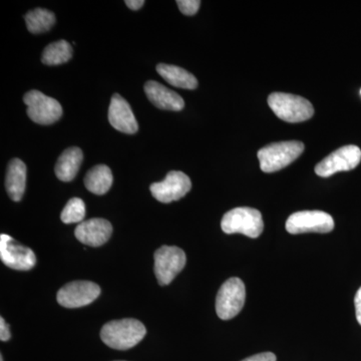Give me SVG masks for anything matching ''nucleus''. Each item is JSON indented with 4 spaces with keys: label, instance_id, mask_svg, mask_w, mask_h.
<instances>
[{
    "label": "nucleus",
    "instance_id": "b1692460",
    "mask_svg": "<svg viewBox=\"0 0 361 361\" xmlns=\"http://www.w3.org/2000/svg\"><path fill=\"white\" fill-rule=\"evenodd\" d=\"M277 357L274 353H259V355H255L253 356H250V357L245 358L242 361H276Z\"/></svg>",
    "mask_w": 361,
    "mask_h": 361
},
{
    "label": "nucleus",
    "instance_id": "20e7f679",
    "mask_svg": "<svg viewBox=\"0 0 361 361\" xmlns=\"http://www.w3.org/2000/svg\"><path fill=\"white\" fill-rule=\"evenodd\" d=\"M221 228L226 234L240 233L250 238H258L264 229V223L262 215L256 209L239 207L225 214Z\"/></svg>",
    "mask_w": 361,
    "mask_h": 361
},
{
    "label": "nucleus",
    "instance_id": "1a4fd4ad",
    "mask_svg": "<svg viewBox=\"0 0 361 361\" xmlns=\"http://www.w3.org/2000/svg\"><path fill=\"white\" fill-rule=\"evenodd\" d=\"M361 161V149L357 146L348 145L341 147L326 158L323 159L315 167L316 175L327 178L338 172L351 171Z\"/></svg>",
    "mask_w": 361,
    "mask_h": 361
},
{
    "label": "nucleus",
    "instance_id": "f3484780",
    "mask_svg": "<svg viewBox=\"0 0 361 361\" xmlns=\"http://www.w3.org/2000/svg\"><path fill=\"white\" fill-rule=\"evenodd\" d=\"M84 160V154L78 147L66 149L59 156L56 165V175L63 182H71L75 179Z\"/></svg>",
    "mask_w": 361,
    "mask_h": 361
},
{
    "label": "nucleus",
    "instance_id": "412c9836",
    "mask_svg": "<svg viewBox=\"0 0 361 361\" xmlns=\"http://www.w3.org/2000/svg\"><path fill=\"white\" fill-rule=\"evenodd\" d=\"M25 18L28 32L35 35L49 32L56 23L54 14L44 8L33 9L25 14Z\"/></svg>",
    "mask_w": 361,
    "mask_h": 361
},
{
    "label": "nucleus",
    "instance_id": "f03ea898",
    "mask_svg": "<svg viewBox=\"0 0 361 361\" xmlns=\"http://www.w3.org/2000/svg\"><path fill=\"white\" fill-rule=\"evenodd\" d=\"M273 113L287 123H302L314 115L312 104L302 97L285 92H273L268 97Z\"/></svg>",
    "mask_w": 361,
    "mask_h": 361
},
{
    "label": "nucleus",
    "instance_id": "a211bd4d",
    "mask_svg": "<svg viewBox=\"0 0 361 361\" xmlns=\"http://www.w3.org/2000/svg\"><path fill=\"white\" fill-rule=\"evenodd\" d=\"M157 71L168 84L185 90H195L198 87V80L189 71L179 66L160 63L157 66Z\"/></svg>",
    "mask_w": 361,
    "mask_h": 361
},
{
    "label": "nucleus",
    "instance_id": "2eb2a0df",
    "mask_svg": "<svg viewBox=\"0 0 361 361\" xmlns=\"http://www.w3.org/2000/svg\"><path fill=\"white\" fill-rule=\"evenodd\" d=\"M149 101L161 110L179 111L184 109V99L174 90H169L160 82L149 80L145 85Z\"/></svg>",
    "mask_w": 361,
    "mask_h": 361
},
{
    "label": "nucleus",
    "instance_id": "ddd939ff",
    "mask_svg": "<svg viewBox=\"0 0 361 361\" xmlns=\"http://www.w3.org/2000/svg\"><path fill=\"white\" fill-rule=\"evenodd\" d=\"M113 226L108 220L90 219L80 223L75 230L78 241L87 246L99 247L104 245L111 238Z\"/></svg>",
    "mask_w": 361,
    "mask_h": 361
},
{
    "label": "nucleus",
    "instance_id": "39448f33",
    "mask_svg": "<svg viewBox=\"0 0 361 361\" xmlns=\"http://www.w3.org/2000/svg\"><path fill=\"white\" fill-rule=\"evenodd\" d=\"M245 285L240 278L228 279L218 291L216 312L222 320H230L239 314L245 304Z\"/></svg>",
    "mask_w": 361,
    "mask_h": 361
},
{
    "label": "nucleus",
    "instance_id": "a878e982",
    "mask_svg": "<svg viewBox=\"0 0 361 361\" xmlns=\"http://www.w3.org/2000/svg\"><path fill=\"white\" fill-rule=\"evenodd\" d=\"M356 319L361 325V287L356 292L355 298Z\"/></svg>",
    "mask_w": 361,
    "mask_h": 361
},
{
    "label": "nucleus",
    "instance_id": "9b49d317",
    "mask_svg": "<svg viewBox=\"0 0 361 361\" xmlns=\"http://www.w3.org/2000/svg\"><path fill=\"white\" fill-rule=\"evenodd\" d=\"M0 258L4 265L14 270L27 271L37 264L35 252L6 234L0 236Z\"/></svg>",
    "mask_w": 361,
    "mask_h": 361
},
{
    "label": "nucleus",
    "instance_id": "bb28decb",
    "mask_svg": "<svg viewBox=\"0 0 361 361\" xmlns=\"http://www.w3.org/2000/svg\"><path fill=\"white\" fill-rule=\"evenodd\" d=\"M125 4L132 11H139L140 8L144 6L145 1L144 0H126Z\"/></svg>",
    "mask_w": 361,
    "mask_h": 361
},
{
    "label": "nucleus",
    "instance_id": "f8f14e48",
    "mask_svg": "<svg viewBox=\"0 0 361 361\" xmlns=\"http://www.w3.org/2000/svg\"><path fill=\"white\" fill-rule=\"evenodd\" d=\"M101 294L99 285L90 281H73L66 284L58 292V302L66 308L89 305Z\"/></svg>",
    "mask_w": 361,
    "mask_h": 361
},
{
    "label": "nucleus",
    "instance_id": "5701e85b",
    "mask_svg": "<svg viewBox=\"0 0 361 361\" xmlns=\"http://www.w3.org/2000/svg\"><path fill=\"white\" fill-rule=\"evenodd\" d=\"M177 4L180 13L185 16H194L198 13L201 1L200 0H178Z\"/></svg>",
    "mask_w": 361,
    "mask_h": 361
},
{
    "label": "nucleus",
    "instance_id": "cd10ccee",
    "mask_svg": "<svg viewBox=\"0 0 361 361\" xmlns=\"http://www.w3.org/2000/svg\"><path fill=\"white\" fill-rule=\"evenodd\" d=\"M0 361H4V356L0 355Z\"/></svg>",
    "mask_w": 361,
    "mask_h": 361
},
{
    "label": "nucleus",
    "instance_id": "f257e3e1",
    "mask_svg": "<svg viewBox=\"0 0 361 361\" xmlns=\"http://www.w3.org/2000/svg\"><path fill=\"white\" fill-rule=\"evenodd\" d=\"M146 334V327L141 322L126 318L104 324L102 329L101 338L109 348L128 350L141 342Z\"/></svg>",
    "mask_w": 361,
    "mask_h": 361
},
{
    "label": "nucleus",
    "instance_id": "423d86ee",
    "mask_svg": "<svg viewBox=\"0 0 361 361\" xmlns=\"http://www.w3.org/2000/svg\"><path fill=\"white\" fill-rule=\"evenodd\" d=\"M23 102L27 106L26 113L30 120L39 125H52L63 116L61 104L39 90L26 92Z\"/></svg>",
    "mask_w": 361,
    "mask_h": 361
},
{
    "label": "nucleus",
    "instance_id": "6e6552de",
    "mask_svg": "<svg viewBox=\"0 0 361 361\" xmlns=\"http://www.w3.org/2000/svg\"><path fill=\"white\" fill-rule=\"evenodd\" d=\"M287 232L290 234L303 233H329L334 229V220L329 213L322 211H300L292 214L286 221Z\"/></svg>",
    "mask_w": 361,
    "mask_h": 361
},
{
    "label": "nucleus",
    "instance_id": "9d476101",
    "mask_svg": "<svg viewBox=\"0 0 361 361\" xmlns=\"http://www.w3.org/2000/svg\"><path fill=\"white\" fill-rule=\"evenodd\" d=\"M190 178L180 171H171L161 182L154 183L149 187L154 198L161 203H171L186 196L191 191Z\"/></svg>",
    "mask_w": 361,
    "mask_h": 361
},
{
    "label": "nucleus",
    "instance_id": "6ab92c4d",
    "mask_svg": "<svg viewBox=\"0 0 361 361\" xmlns=\"http://www.w3.org/2000/svg\"><path fill=\"white\" fill-rule=\"evenodd\" d=\"M113 185V174L106 165H97L90 169L85 178V186L96 195H104Z\"/></svg>",
    "mask_w": 361,
    "mask_h": 361
},
{
    "label": "nucleus",
    "instance_id": "c85d7f7f",
    "mask_svg": "<svg viewBox=\"0 0 361 361\" xmlns=\"http://www.w3.org/2000/svg\"><path fill=\"white\" fill-rule=\"evenodd\" d=\"M360 94H361V90H360Z\"/></svg>",
    "mask_w": 361,
    "mask_h": 361
},
{
    "label": "nucleus",
    "instance_id": "0eeeda50",
    "mask_svg": "<svg viewBox=\"0 0 361 361\" xmlns=\"http://www.w3.org/2000/svg\"><path fill=\"white\" fill-rule=\"evenodd\" d=\"M186 254L176 246H161L155 252V274L159 284L169 285L186 265Z\"/></svg>",
    "mask_w": 361,
    "mask_h": 361
},
{
    "label": "nucleus",
    "instance_id": "7ed1b4c3",
    "mask_svg": "<svg viewBox=\"0 0 361 361\" xmlns=\"http://www.w3.org/2000/svg\"><path fill=\"white\" fill-rule=\"evenodd\" d=\"M304 152L303 142L288 141L274 142L259 149L260 169L264 173H274L290 165Z\"/></svg>",
    "mask_w": 361,
    "mask_h": 361
},
{
    "label": "nucleus",
    "instance_id": "4be33fe9",
    "mask_svg": "<svg viewBox=\"0 0 361 361\" xmlns=\"http://www.w3.org/2000/svg\"><path fill=\"white\" fill-rule=\"evenodd\" d=\"M85 217V202L80 198L71 199L61 214V219L65 224H73V223L80 224L84 222Z\"/></svg>",
    "mask_w": 361,
    "mask_h": 361
},
{
    "label": "nucleus",
    "instance_id": "393cba45",
    "mask_svg": "<svg viewBox=\"0 0 361 361\" xmlns=\"http://www.w3.org/2000/svg\"><path fill=\"white\" fill-rule=\"evenodd\" d=\"M11 337V330H9L8 325L6 324L4 317H0V341H8Z\"/></svg>",
    "mask_w": 361,
    "mask_h": 361
},
{
    "label": "nucleus",
    "instance_id": "aec40b11",
    "mask_svg": "<svg viewBox=\"0 0 361 361\" xmlns=\"http://www.w3.org/2000/svg\"><path fill=\"white\" fill-rule=\"evenodd\" d=\"M73 56V47L66 40L52 42L45 47L42 61L45 66H59L68 63Z\"/></svg>",
    "mask_w": 361,
    "mask_h": 361
},
{
    "label": "nucleus",
    "instance_id": "4468645a",
    "mask_svg": "<svg viewBox=\"0 0 361 361\" xmlns=\"http://www.w3.org/2000/svg\"><path fill=\"white\" fill-rule=\"evenodd\" d=\"M109 121L116 130L125 134H135L139 130V125L130 104L118 94H114L111 97L109 109Z\"/></svg>",
    "mask_w": 361,
    "mask_h": 361
},
{
    "label": "nucleus",
    "instance_id": "dca6fc26",
    "mask_svg": "<svg viewBox=\"0 0 361 361\" xmlns=\"http://www.w3.org/2000/svg\"><path fill=\"white\" fill-rule=\"evenodd\" d=\"M26 186V166L20 159L9 161L7 168L6 187L9 198L20 202L25 194Z\"/></svg>",
    "mask_w": 361,
    "mask_h": 361
}]
</instances>
